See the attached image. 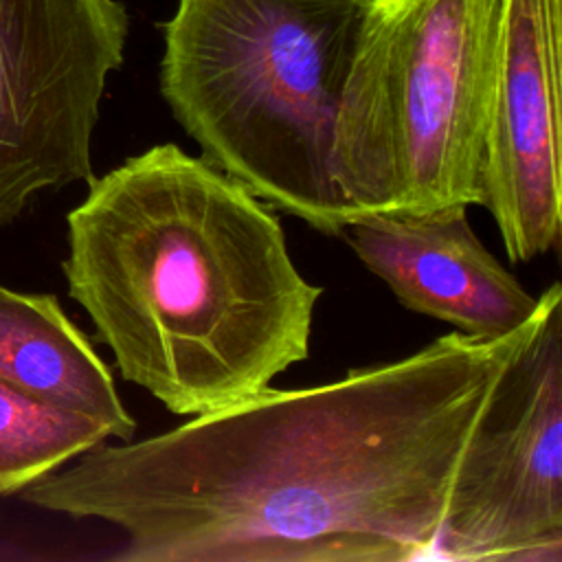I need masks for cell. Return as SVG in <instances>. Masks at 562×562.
Here are the masks:
<instances>
[{
    "mask_svg": "<svg viewBox=\"0 0 562 562\" xmlns=\"http://www.w3.org/2000/svg\"><path fill=\"white\" fill-rule=\"evenodd\" d=\"M560 283L507 334H446L342 378L272 389L160 435L101 441L20 494L97 518L121 562H402L435 555L463 448Z\"/></svg>",
    "mask_w": 562,
    "mask_h": 562,
    "instance_id": "6da1fadb",
    "label": "cell"
},
{
    "mask_svg": "<svg viewBox=\"0 0 562 562\" xmlns=\"http://www.w3.org/2000/svg\"><path fill=\"white\" fill-rule=\"evenodd\" d=\"M66 226L70 299L123 380L169 413L231 406L310 356L323 288L274 209L180 145L94 176Z\"/></svg>",
    "mask_w": 562,
    "mask_h": 562,
    "instance_id": "7a4b0ae2",
    "label": "cell"
},
{
    "mask_svg": "<svg viewBox=\"0 0 562 562\" xmlns=\"http://www.w3.org/2000/svg\"><path fill=\"white\" fill-rule=\"evenodd\" d=\"M369 0H176L160 94L200 158L323 235L349 209L334 125Z\"/></svg>",
    "mask_w": 562,
    "mask_h": 562,
    "instance_id": "3957f363",
    "label": "cell"
},
{
    "mask_svg": "<svg viewBox=\"0 0 562 562\" xmlns=\"http://www.w3.org/2000/svg\"><path fill=\"white\" fill-rule=\"evenodd\" d=\"M496 22L498 0H369L331 145L349 217L479 204Z\"/></svg>",
    "mask_w": 562,
    "mask_h": 562,
    "instance_id": "277c9868",
    "label": "cell"
},
{
    "mask_svg": "<svg viewBox=\"0 0 562 562\" xmlns=\"http://www.w3.org/2000/svg\"><path fill=\"white\" fill-rule=\"evenodd\" d=\"M121 0H0V228L90 182L108 77L125 59Z\"/></svg>",
    "mask_w": 562,
    "mask_h": 562,
    "instance_id": "5b68a950",
    "label": "cell"
},
{
    "mask_svg": "<svg viewBox=\"0 0 562 562\" xmlns=\"http://www.w3.org/2000/svg\"><path fill=\"white\" fill-rule=\"evenodd\" d=\"M560 305L505 369L463 448L437 558L562 562Z\"/></svg>",
    "mask_w": 562,
    "mask_h": 562,
    "instance_id": "8992f818",
    "label": "cell"
},
{
    "mask_svg": "<svg viewBox=\"0 0 562 562\" xmlns=\"http://www.w3.org/2000/svg\"><path fill=\"white\" fill-rule=\"evenodd\" d=\"M562 0H498L481 200L512 263H529L562 228Z\"/></svg>",
    "mask_w": 562,
    "mask_h": 562,
    "instance_id": "52a82bcc",
    "label": "cell"
},
{
    "mask_svg": "<svg viewBox=\"0 0 562 562\" xmlns=\"http://www.w3.org/2000/svg\"><path fill=\"white\" fill-rule=\"evenodd\" d=\"M342 235L367 270L411 312L492 338L525 323L538 296L485 248L454 204L422 213H358Z\"/></svg>",
    "mask_w": 562,
    "mask_h": 562,
    "instance_id": "ba28073f",
    "label": "cell"
},
{
    "mask_svg": "<svg viewBox=\"0 0 562 562\" xmlns=\"http://www.w3.org/2000/svg\"><path fill=\"white\" fill-rule=\"evenodd\" d=\"M0 382L134 439L136 419L119 397L108 364L66 316L55 294L0 285Z\"/></svg>",
    "mask_w": 562,
    "mask_h": 562,
    "instance_id": "9c48e42d",
    "label": "cell"
},
{
    "mask_svg": "<svg viewBox=\"0 0 562 562\" xmlns=\"http://www.w3.org/2000/svg\"><path fill=\"white\" fill-rule=\"evenodd\" d=\"M108 439L101 424L0 382V496L22 492Z\"/></svg>",
    "mask_w": 562,
    "mask_h": 562,
    "instance_id": "30bf717a",
    "label": "cell"
}]
</instances>
